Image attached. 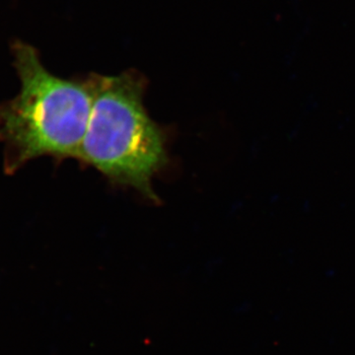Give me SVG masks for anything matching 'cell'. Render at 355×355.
<instances>
[{"label":"cell","instance_id":"1","mask_svg":"<svg viewBox=\"0 0 355 355\" xmlns=\"http://www.w3.org/2000/svg\"><path fill=\"white\" fill-rule=\"evenodd\" d=\"M90 118L78 160L110 181L157 200L154 177L167 164L166 137L144 106L147 80L137 70L91 73Z\"/></svg>","mask_w":355,"mask_h":355},{"label":"cell","instance_id":"2","mask_svg":"<svg viewBox=\"0 0 355 355\" xmlns=\"http://www.w3.org/2000/svg\"><path fill=\"white\" fill-rule=\"evenodd\" d=\"M14 55L20 93L0 105L6 172L42 156L78 159L92 107L87 79L53 76L29 44H16Z\"/></svg>","mask_w":355,"mask_h":355}]
</instances>
